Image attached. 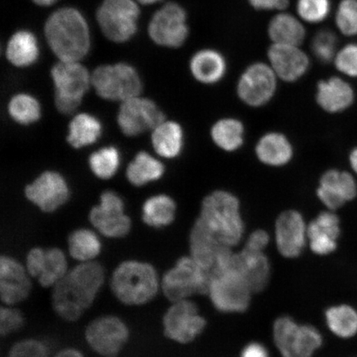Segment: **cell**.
<instances>
[{
	"label": "cell",
	"mask_w": 357,
	"mask_h": 357,
	"mask_svg": "<svg viewBox=\"0 0 357 357\" xmlns=\"http://www.w3.org/2000/svg\"><path fill=\"white\" fill-rule=\"evenodd\" d=\"M120 153L114 146L102 147L93 153L89 158V167L102 180L113 177L120 166Z\"/></svg>",
	"instance_id": "cell-38"
},
{
	"label": "cell",
	"mask_w": 357,
	"mask_h": 357,
	"mask_svg": "<svg viewBox=\"0 0 357 357\" xmlns=\"http://www.w3.org/2000/svg\"><path fill=\"white\" fill-rule=\"evenodd\" d=\"M164 173V165L159 160L146 151H140L128 165L126 176L132 185L139 187L160 180Z\"/></svg>",
	"instance_id": "cell-34"
},
{
	"label": "cell",
	"mask_w": 357,
	"mask_h": 357,
	"mask_svg": "<svg viewBox=\"0 0 357 357\" xmlns=\"http://www.w3.org/2000/svg\"><path fill=\"white\" fill-rule=\"evenodd\" d=\"M296 10L303 21L320 24L331 13L332 2L331 0H298Z\"/></svg>",
	"instance_id": "cell-41"
},
{
	"label": "cell",
	"mask_w": 357,
	"mask_h": 357,
	"mask_svg": "<svg viewBox=\"0 0 357 357\" xmlns=\"http://www.w3.org/2000/svg\"><path fill=\"white\" fill-rule=\"evenodd\" d=\"M273 330L275 345L283 357H312L323 344L319 330L298 325L288 317L276 320Z\"/></svg>",
	"instance_id": "cell-9"
},
{
	"label": "cell",
	"mask_w": 357,
	"mask_h": 357,
	"mask_svg": "<svg viewBox=\"0 0 357 357\" xmlns=\"http://www.w3.org/2000/svg\"><path fill=\"white\" fill-rule=\"evenodd\" d=\"M239 199L230 191L211 192L201 204L190 235V257L213 278L226 253L243 238Z\"/></svg>",
	"instance_id": "cell-1"
},
{
	"label": "cell",
	"mask_w": 357,
	"mask_h": 357,
	"mask_svg": "<svg viewBox=\"0 0 357 357\" xmlns=\"http://www.w3.org/2000/svg\"><path fill=\"white\" fill-rule=\"evenodd\" d=\"M229 269L238 272L252 293L264 289L270 280V263L264 252L247 247L238 253L230 254L222 271Z\"/></svg>",
	"instance_id": "cell-20"
},
{
	"label": "cell",
	"mask_w": 357,
	"mask_h": 357,
	"mask_svg": "<svg viewBox=\"0 0 357 357\" xmlns=\"http://www.w3.org/2000/svg\"><path fill=\"white\" fill-rule=\"evenodd\" d=\"M25 325L24 312L15 306L4 305L0 309V335H8L20 331Z\"/></svg>",
	"instance_id": "cell-44"
},
{
	"label": "cell",
	"mask_w": 357,
	"mask_h": 357,
	"mask_svg": "<svg viewBox=\"0 0 357 357\" xmlns=\"http://www.w3.org/2000/svg\"><path fill=\"white\" fill-rule=\"evenodd\" d=\"M211 280L193 258L183 257L160 279V290L172 303L189 300L195 294H208Z\"/></svg>",
	"instance_id": "cell-5"
},
{
	"label": "cell",
	"mask_w": 357,
	"mask_h": 357,
	"mask_svg": "<svg viewBox=\"0 0 357 357\" xmlns=\"http://www.w3.org/2000/svg\"><path fill=\"white\" fill-rule=\"evenodd\" d=\"M242 357H269L264 347L259 343H251L244 348Z\"/></svg>",
	"instance_id": "cell-48"
},
{
	"label": "cell",
	"mask_w": 357,
	"mask_h": 357,
	"mask_svg": "<svg viewBox=\"0 0 357 357\" xmlns=\"http://www.w3.org/2000/svg\"><path fill=\"white\" fill-rule=\"evenodd\" d=\"M334 22L342 35L357 37V0H341L335 12Z\"/></svg>",
	"instance_id": "cell-40"
},
{
	"label": "cell",
	"mask_w": 357,
	"mask_h": 357,
	"mask_svg": "<svg viewBox=\"0 0 357 357\" xmlns=\"http://www.w3.org/2000/svg\"><path fill=\"white\" fill-rule=\"evenodd\" d=\"M355 100V89L344 78L331 77L317 84L316 102L326 113H343L354 105Z\"/></svg>",
	"instance_id": "cell-24"
},
{
	"label": "cell",
	"mask_w": 357,
	"mask_h": 357,
	"mask_svg": "<svg viewBox=\"0 0 357 357\" xmlns=\"http://www.w3.org/2000/svg\"><path fill=\"white\" fill-rule=\"evenodd\" d=\"M97 95L107 100L121 101L139 96L142 83L134 67L126 63L98 67L91 75Z\"/></svg>",
	"instance_id": "cell-7"
},
{
	"label": "cell",
	"mask_w": 357,
	"mask_h": 357,
	"mask_svg": "<svg viewBox=\"0 0 357 357\" xmlns=\"http://www.w3.org/2000/svg\"><path fill=\"white\" fill-rule=\"evenodd\" d=\"M139 13L132 0H105L97 12V20L106 38L121 43L136 33Z\"/></svg>",
	"instance_id": "cell-10"
},
{
	"label": "cell",
	"mask_w": 357,
	"mask_h": 357,
	"mask_svg": "<svg viewBox=\"0 0 357 357\" xmlns=\"http://www.w3.org/2000/svg\"><path fill=\"white\" fill-rule=\"evenodd\" d=\"M25 266L16 258L0 257V298L4 305L15 306L28 300L33 290L32 280Z\"/></svg>",
	"instance_id": "cell-19"
},
{
	"label": "cell",
	"mask_w": 357,
	"mask_h": 357,
	"mask_svg": "<svg viewBox=\"0 0 357 357\" xmlns=\"http://www.w3.org/2000/svg\"><path fill=\"white\" fill-rule=\"evenodd\" d=\"M292 142L284 133L269 132L259 138L255 154L259 162L271 167H282L294 158Z\"/></svg>",
	"instance_id": "cell-26"
},
{
	"label": "cell",
	"mask_w": 357,
	"mask_h": 357,
	"mask_svg": "<svg viewBox=\"0 0 357 357\" xmlns=\"http://www.w3.org/2000/svg\"><path fill=\"white\" fill-rule=\"evenodd\" d=\"M153 131L151 142L156 153L167 159L176 158L181 154L185 134L180 123L165 120Z\"/></svg>",
	"instance_id": "cell-27"
},
{
	"label": "cell",
	"mask_w": 357,
	"mask_h": 357,
	"mask_svg": "<svg viewBox=\"0 0 357 357\" xmlns=\"http://www.w3.org/2000/svg\"><path fill=\"white\" fill-rule=\"evenodd\" d=\"M248 2L259 11L284 10L289 6V0H248Z\"/></svg>",
	"instance_id": "cell-46"
},
{
	"label": "cell",
	"mask_w": 357,
	"mask_h": 357,
	"mask_svg": "<svg viewBox=\"0 0 357 357\" xmlns=\"http://www.w3.org/2000/svg\"><path fill=\"white\" fill-rule=\"evenodd\" d=\"M267 56L272 70L284 82H296L310 70L309 56L296 45L272 43Z\"/></svg>",
	"instance_id": "cell-21"
},
{
	"label": "cell",
	"mask_w": 357,
	"mask_h": 357,
	"mask_svg": "<svg viewBox=\"0 0 357 357\" xmlns=\"http://www.w3.org/2000/svg\"><path fill=\"white\" fill-rule=\"evenodd\" d=\"M275 233L281 255L287 258L301 255L307 239V226L300 212L287 211L280 213L275 222Z\"/></svg>",
	"instance_id": "cell-22"
},
{
	"label": "cell",
	"mask_w": 357,
	"mask_h": 357,
	"mask_svg": "<svg viewBox=\"0 0 357 357\" xmlns=\"http://www.w3.org/2000/svg\"><path fill=\"white\" fill-rule=\"evenodd\" d=\"M89 220L107 238H123L132 230L131 218L125 213L124 201L114 191H105L101 195L100 204L92 208Z\"/></svg>",
	"instance_id": "cell-13"
},
{
	"label": "cell",
	"mask_w": 357,
	"mask_h": 357,
	"mask_svg": "<svg viewBox=\"0 0 357 357\" xmlns=\"http://www.w3.org/2000/svg\"><path fill=\"white\" fill-rule=\"evenodd\" d=\"M67 244L69 255L79 263L96 261L102 248L101 239L96 231L84 227L71 231Z\"/></svg>",
	"instance_id": "cell-31"
},
{
	"label": "cell",
	"mask_w": 357,
	"mask_h": 357,
	"mask_svg": "<svg viewBox=\"0 0 357 357\" xmlns=\"http://www.w3.org/2000/svg\"><path fill=\"white\" fill-rule=\"evenodd\" d=\"M316 194L327 209L337 211L356 199V178L349 172L329 169L320 177Z\"/></svg>",
	"instance_id": "cell-18"
},
{
	"label": "cell",
	"mask_w": 357,
	"mask_h": 357,
	"mask_svg": "<svg viewBox=\"0 0 357 357\" xmlns=\"http://www.w3.org/2000/svg\"><path fill=\"white\" fill-rule=\"evenodd\" d=\"M6 56L17 67L34 64L39 56L38 43L34 34L26 30L13 34L8 43Z\"/></svg>",
	"instance_id": "cell-32"
},
{
	"label": "cell",
	"mask_w": 357,
	"mask_h": 357,
	"mask_svg": "<svg viewBox=\"0 0 357 357\" xmlns=\"http://www.w3.org/2000/svg\"><path fill=\"white\" fill-rule=\"evenodd\" d=\"M205 324L197 305L190 300L172 303L162 319L165 336L181 344L194 341L203 332Z\"/></svg>",
	"instance_id": "cell-14"
},
{
	"label": "cell",
	"mask_w": 357,
	"mask_h": 357,
	"mask_svg": "<svg viewBox=\"0 0 357 357\" xmlns=\"http://www.w3.org/2000/svg\"><path fill=\"white\" fill-rule=\"evenodd\" d=\"M105 279V268L100 262L79 263L52 287L53 311L66 322H77L95 303Z\"/></svg>",
	"instance_id": "cell-2"
},
{
	"label": "cell",
	"mask_w": 357,
	"mask_h": 357,
	"mask_svg": "<svg viewBox=\"0 0 357 357\" xmlns=\"http://www.w3.org/2000/svg\"><path fill=\"white\" fill-rule=\"evenodd\" d=\"M33 1L38 4V6H52L53 3H55L57 0H33Z\"/></svg>",
	"instance_id": "cell-51"
},
{
	"label": "cell",
	"mask_w": 357,
	"mask_h": 357,
	"mask_svg": "<svg viewBox=\"0 0 357 357\" xmlns=\"http://www.w3.org/2000/svg\"><path fill=\"white\" fill-rule=\"evenodd\" d=\"M138 1L144 4H151L159 2L160 0H138Z\"/></svg>",
	"instance_id": "cell-52"
},
{
	"label": "cell",
	"mask_w": 357,
	"mask_h": 357,
	"mask_svg": "<svg viewBox=\"0 0 357 357\" xmlns=\"http://www.w3.org/2000/svg\"><path fill=\"white\" fill-rule=\"evenodd\" d=\"M278 75L269 64L254 62L240 75L236 93L244 105L261 108L273 99L278 91Z\"/></svg>",
	"instance_id": "cell-11"
},
{
	"label": "cell",
	"mask_w": 357,
	"mask_h": 357,
	"mask_svg": "<svg viewBox=\"0 0 357 357\" xmlns=\"http://www.w3.org/2000/svg\"><path fill=\"white\" fill-rule=\"evenodd\" d=\"M333 63L339 73L357 79V43H347L339 48Z\"/></svg>",
	"instance_id": "cell-42"
},
{
	"label": "cell",
	"mask_w": 357,
	"mask_h": 357,
	"mask_svg": "<svg viewBox=\"0 0 357 357\" xmlns=\"http://www.w3.org/2000/svg\"><path fill=\"white\" fill-rule=\"evenodd\" d=\"M53 357H84V356L77 348L66 347L57 351Z\"/></svg>",
	"instance_id": "cell-49"
},
{
	"label": "cell",
	"mask_w": 357,
	"mask_h": 357,
	"mask_svg": "<svg viewBox=\"0 0 357 357\" xmlns=\"http://www.w3.org/2000/svg\"><path fill=\"white\" fill-rule=\"evenodd\" d=\"M348 162H349L351 171L357 176V146L350 151Z\"/></svg>",
	"instance_id": "cell-50"
},
{
	"label": "cell",
	"mask_w": 357,
	"mask_h": 357,
	"mask_svg": "<svg viewBox=\"0 0 357 357\" xmlns=\"http://www.w3.org/2000/svg\"><path fill=\"white\" fill-rule=\"evenodd\" d=\"M268 35L272 43L301 46L306 37L301 21L289 13H280L271 20Z\"/></svg>",
	"instance_id": "cell-28"
},
{
	"label": "cell",
	"mask_w": 357,
	"mask_h": 357,
	"mask_svg": "<svg viewBox=\"0 0 357 357\" xmlns=\"http://www.w3.org/2000/svg\"><path fill=\"white\" fill-rule=\"evenodd\" d=\"M269 235L266 231L257 230L250 235L245 247L257 250V251H264L268 243H269Z\"/></svg>",
	"instance_id": "cell-47"
},
{
	"label": "cell",
	"mask_w": 357,
	"mask_h": 357,
	"mask_svg": "<svg viewBox=\"0 0 357 357\" xmlns=\"http://www.w3.org/2000/svg\"><path fill=\"white\" fill-rule=\"evenodd\" d=\"M46 252V263L37 280L42 287L52 288L68 273V261L63 250L59 248H49Z\"/></svg>",
	"instance_id": "cell-36"
},
{
	"label": "cell",
	"mask_w": 357,
	"mask_h": 357,
	"mask_svg": "<svg viewBox=\"0 0 357 357\" xmlns=\"http://www.w3.org/2000/svg\"><path fill=\"white\" fill-rule=\"evenodd\" d=\"M55 105L61 114L69 115L79 108L91 84L89 71L79 61H60L52 67Z\"/></svg>",
	"instance_id": "cell-6"
},
{
	"label": "cell",
	"mask_w": 357,
	"mask_h": 357,
	"mask_svg": "<svg viewBox=\"0 0 357 357\" xmlns=\"http://www.w3.org/2000/svg\"><path fill=\"white\" fill-rule=\"evenodd\" d=\"M252 291L238 272L229 269L214 275L208 294L218 310L241 312L248 310Z\"/></svg>",
	"instance_id": "cell-12"
},
{
	"label": "cell",
	"mask_w": 357,
	"mask_h": 357,
	"mask_svg": "<svg viewBox=\"0 0 357 357\" xmlns=\"http://www.w3.org/2000/svg\"><path fill=\"white\" fill-rule=\"evenodd\" d=\"M109 287L114 296L127 306L146 305L162 291L155 266L135 259L125 260L115 267Z\"/></svg>",
	"instance_id": "cell-4"
},
{
	"label": "cell",
	"mask_w": 357,
	"mask_h": 357,
	"mask_svg": "<svg viewBox=\"0 0 357 357\" xmlns=\"http://www.w3.org/2000/svg\"><path fill=\"white\" fill-rule=\"evenodd\" d=\"M245 127L236 118H222L213 124L211 130L213 144L226 153H235L244 144Z\"/></svg>",
	"instance_id": "cell-29"
},
{
	"label": "cell",
	"mask_w": 357,
	"mask_h": 357,
	"mask_svg": "<svg viewBox=\"0 0 357 357\" xmlns=\"http://www.w3.org/2000/svg\"><path fill=\"white\" fill-rule=\"evenodd\" d=\"M8 111L10 117L22 125L33 124L41 118V105L36 98L29 93H17L12 97Z\"/></svg>",
	"instance_id": "cell-37"
},
{
	"label": "cell",
	"mask_w": 357,
	"mask_h": 357,
	"mask_svg": "<svg viewBox=\"0 0 357 357\" xmlns=\"http://www.w3.org/2000/svg\"><path fill=\"white\" fill-rule=\"evenodd\" d=\"M26 198L44 213H53L70 197L68 184L61 174L45 172L26 187Z\"/></svg>",
	"instance_id": "cell-17"
},
{
	"label": "cell",
	"mask_w": 357,
	"mask_h": 357,
	"mask_svg": "<svg viewBox=\"0 0 357 357\" xmlns=\"http://www.w3.org/2000/svg\"><path fill=\"white\" fill-rule=\"evenodd\" d=\"M326 323L335 336L351 339L357 336V309L341 303L330 307L325 312Z\"/></svg>",
	"instance_id": "cell-35"
},
{
	"label": "cell",
	"mask_w": 357,
	"mask_h": 357,
	"mask_svg": "<svg viewBox=\"0 0 357 357\" xmlns=\"http://www.w3.org/2000/svg\"><path fill=\"white\" fill-rule=\"evenodd\" d=\"M130 338V329L119 316L97 317L84 330V339L91 350L102 357H117Z\"/></svg>",
	"instance_id": "cell-8"
},
{
	"label": "cell",
	"mask_w": 357,
	"mask_h": 357,
	"mask_svg": "<svg viewBox=\"0 0 357 357\" xmlns=\"http://www.w3.org/2000/svg\"><path fill=\"white\" fill-rule=\"evenodd\" d=\"M101 133L102 124L99 119L91 114H79L69 124L67 142L74 149H79L95 144Z\"/></svg>",
	"instance_id": "cell-33"
},
{
	"label": "cell",
	"mask_w": 357,
	"mask_h": 357,
	"mask_svg": "<svg viewBox=\"0 0 357 357\" xmlns=\"http://www.w3.org/2000/svg\"><path fill=\"white\" fill-rule=\"evenodd\" d=\"M50 348L37 338H25L17 342L8 351V357H49Z\"/></svg>",
	"instance_id": "cell-43"
},
{
	"label": "cell",
	"mask_w": 357,
	"mask_h": 357,
	"mask_svg": "<svg viewBox=\"0 0 357 357\" xmlns=\"http://www.w3.org/2000/svg\"><path fill=\"white\" fill-rule=\"evenodd\" d=\"M46 249L40 247L31 248L26 253L24 266L31 278L38 279L42 274L46 263Z\"/></svg>",
	"instance_id": "cell-45"
},
{
	"label": "cell",
	"mask_w": 357,
	"mask_h": 357,
	"mask_svg": "<svg viewBox=\"0 0 357 357\" xmlns=\"http://www.w3.org/2000/svg\"><path fill=\"white\" fill-rule=\"evenodd\" d=\"M338 49L337 36L331 29H321L312 38L311 42L312 54L322 64L331 63Z\"/></svg>",
	"instance_id": "cell-39"
},
{
	"label": "cell",
	"mask_w": 357,
	"mask_h": 357,
	"mask_svg": "<svg viewBox=\"0 0 357 357\" xmlns=\"http://www.w3.org/2000/svg\"><path fill=\"white\" fill-rule=\"evenodd\" d=\"M341 221L336 211L321 212L307 226L310 248L317 255L327 256L336 251L341 235Z\"/></svg>",
	"instance_id": "cell-23"
},
{
	"label": "cell",
	"mask_w": 357,
	"mask_h": 357,
	"mask_svg": "<svg viewBox=\"0 0 357 357\" xmlns=\"http://www.w3.org/2000/svg\"><path fill=\"white\" fill-rule=\"evenodd\" d=\"M149 35L160 46L178 48L189 36L187 13L176 3H168L156 12L149 24Z\"/></svg>",
	"instance_id": "cell-15"
},
{
	"label": "cell",
	"mask_w": 357,
	"mask_h": 357,
	"mask_svg": "<svg viewBox=\"0 0 357 357\" xmlns=\"http://www.w3.org/2000/svg\"><path fill=\"white\" fill-rule=\"evenodd\" d=\"M176 204L171 196L158 195L145 201L142 208V221L155 229H163L175 220Z\"/></svg>",
	"instance_id": "cell-30"
},
{
	"label": "cell",
	"mask_w": 357,
	"mask_h": 357,
	"mask_svg": "<svg viewBox=\"0 0 357 357\" xmlns=\"http://www.w3.org/2000/svg\"><path fill=\"white\" fill-rule=\"evenodd\" d=\"M45 34L61 61H79L88 54L91 37L86 20L73 8L58 10L48 17Z\"/></svg>",
	"instance_id": "cell-3"
},
{
	"label": "cell",
	"mask_w": 357,
	"mask_h": 357,
	"mask_svg": "<svg viewBox=\"0 0 357 357\" xmlns=\"http://www.w3.org/2000/svg\"><path fill=\"white\" fill-rule=\"evenodd\" d=\"M165 120L166 116L154 101L140 96L122 102L117 117L119 128L128 137L153 130Z\"/></svg>",
	"instance_id": "cell-16"
},
{
	"label": "cell",
	"mask_w": 357,
	"mask_h": 357,
	"mask_svg": "<svg viewBox=\"0 0 357 357\" xmlns=\"http://www.w3.org/2000/svg\"><path fill=\"white\" fill-rule=\"evenodd\" d=\"M192 77L200 84L213 86L225 77L227 63L225 56L213 48L195 52L190 61Z\"/></svg>",
	"instance_id": "cell-25"
}]
</instances>
